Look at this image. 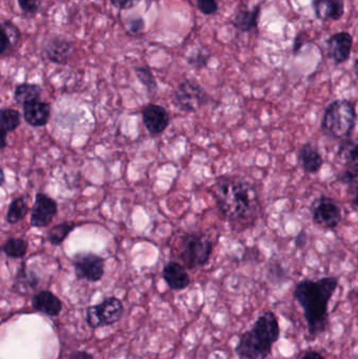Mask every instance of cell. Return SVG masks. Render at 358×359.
Listing matches in <instances>:
<instances>
[{
  "mask_svg": "<svg viewBox=\"0 0 358 359\" xmlns=\"http://www.w3.org/2000/svg\"><path fill=\"white\" fill-rule=\"evenodd\" d=\"M41 95V86H38V84L25 82V83L18 84L15 88L14 100L17 104L23 107V105L32 102V101L40 100Z\"/></svg>",
  "mask_w": 358,
  "mask_h": 359,
  "instance_id": "22",
  "label": "cell"
},
{
  "mask_svg": "<svg viewBox=\"0 0 358 359\" xmlns=\"http://www.w3.org/2000/svg\"><path fill=\"white\" fill-rule=\"evenodd\" d=\"M306 233L304 231H301L298 236H296V245L298 248H303L306 245L307 242Z\"/></svg>",
  "mask_w": 358,
  "mask_h": 359,
  "instance_id": "37",
  "label": "cell"
},
{
  "mask_svg": "<svg viewBox=\"0 0 358 359\" xmlns=\"http://www.w3.org/2000/svg\"><path fill=\"white\" fill-rule=\"evenodd\" d=\"M71 265L78 280L97 283L102 280L104 276V259L94 252L76 253L71 261Z\"/></svg>",
  "mask_w": 358,
  "mask_h": 359,
  "instance_id": "8",
  "label": "cell"
},
{
  "mask_svg": "<svg viewBox=\"0 0 358 359\" xmlns=\"http://www.w3.org/2000/svg\"><path fill=\"white\" fill-rule=\"evenodd\" d=\"M351 203H352V206L354 208L358 209V186L355 188L354 194H353L352 200H351Z\"/></svg>",
  "mask_w": 358,
  "mask_h": 359,
  "instance_id": "38",
  "label": "cell"
},
{
  "mask_svg": "<svg viewBox=\"0 0 358 359\" xmlns=\"http://www.w3.org/2000/svg\"><path fill=\"white\" fill-rule=\"evenodd\" d=\"M198 8L206 16L214 15L219 10L218 0H197Z\"/></svg>",
  "mask_w": 358,
  "mask_h": 359,
  "instance_id": "31",
  "label": "cell"
},
{
  "mask_svg": "<svg viewBox=\"0 0 358 359\" xmlns=\"http://www.w3.org/2000/svg\"><path fill=\"white\" fill-rule=\"evenodd\" d=\"M21 126V114L17 109H2L0 111V133H1V151L8 147L6 136L15 132Z\"/></svg>",
  "mask_w": 358,
  "mask_h": 359,
  "instance_id": "19",
  "label": "cell"
},
{
  "mask_svg": "<svg viewBox=\"0 0 358 359\" xmlns=\"http://www.w3.org/2000/svg\"><path fill=\"white\" fill-rule=\"evenodd\" d=\"M135 74L139 81L146 88L149 96H153L158 90L157 80L153 76V72L147 67H139L135 69Z\"/></svg>",
  "mask_w": 358,
  "mask_h": 359,
  "instance_id": "28",
  "label": "cell"
},
{
  "mask_svg": "<svg viewBox=\"0 0 358 359\" xmlns=\"http://www.w3.org/2000/svg\"><path fill=\"white\" fill-rule=\"evenodd\" d=\"M75 53V46L71 40L62 37L50 38L43 46V54L55 65H64Z\"/></svg>",
  "mask_w": 358,
  "mask_h": 359,
  "instance_id": "12",
  "label": "cell"
},
{
  "mask_svg": "<svg viewBox=\"0 0 358 359\" xmlns=\"http://www.w3.org/2000/svg\"><path fill=\"white\" fill-rule=\"evenodd\" d=\"M315 15L319 20H338L345 13L344 0H313Z\"/></svg>",
  "mask_w": 358,
  "mask_h": 359,
  "instance_id": "18",
  "label": "cell"
},
{
  "mask_svg": "<svg viewBox=\"0 0 358 359\" xmlns=\"http://www.w3.org/2000/svg\"><path fill=\"white\" fill-rule=\"evenodd\" d=\"M298 162L307 174H317L324 165V159L317 145L311 142L305 143L298 149Z\"/></svg>",
  "mask_w": 358,
  "mask_h": 359,
  "instance_id": "17",
  "label": "cell"
},
{
  "mask_svg": "<svg viewBox=\"0 0 358 359\" xmlns=\"http://www.w3.org/2000/svg\"><path fill=\"white\" fill-rule=\"evenodd\" d=\"M338 157L349 168H358V139H347L340 145Z\"/></svg>",
  "mask_w": 358,
  "mask_h": 359,
  "instance_id": "26",
  "label": "cell"
},
{
  "mask_svg": "<svg viewBox=\"0 0 358 359\" xmlns=\"http://www.w3.org/2000/svg\"><path fill=\"white\" fill-rule=\"evenodd\" d=\"M179 259L187 269H195L207 265L214 251V245L201 231L186 232L180 238L178 245Z\"/></svg>",
  "mask_w": 358,
  "mask_h": 359,
  "instance_id": "5",
  "label": "cell"
},
{
  "mask_svg": "<svg viewBox=\"0 0 358 359\" xmlns=\"http://www.w3.org/2000/svg\"><path fill=\"white\" fill-rule=\"evenodd\" d=\"M67 359H95V358L90 352L78 350V351H74L73 353L69 354Z\"/></svg>",
  "mask_w": 358,
  "mask_h": 359,
  "instance_id": "35",
  "label": "cell"
},
{
  "mask_svg": "<svg viewBox=\"0 0 358 359\" xmlns=\"http://www.w3.org/2000/svg\"><path fill=\"white\" fill-rule=\"evenodd\" d=\"M340 183L351 185V184L357 183L358 180V168H348L344 172H340L338 177Z\"/></svg>",
  "mask_w": 358,
  "mask_h": 359,
  "instance_id": "32",
  "label": "cell"
},
{
  "mask_svg": "<svg viewBox=\"0 0 358 359\" xmlns=\"http://www.w3.org/2000/svg\"><path fill=\"white\" fill-rule=\"evenodd\" d=\"M209 101V95L195 80H183L174 93V107L182 113H197Z\"/></svg>",
  "mask_w": 358,
  "mask_h": 359,
  "instance_id": "6",
  "label": "cell"
},
{
  "mask_svg": "<svg viewBox=\"0 0 358 359\" xmlns=\"http://www.w3.org/2000/svg\"><path fill=\"white\" fill-rule=\"evenodd\" d=\"M311 215L313 223L324 229H336L342 222L340 205L327 196H321L313 201Z\"/></svg>",
  "mask_w": 358,
  "mask_h": 359,
  "instance_id": "9",
  "label": "cell"
},
{
  "mask_svg": "<svg viewBox=\"0 0 358 359\" xmlns=\"http://www.w3.org/2000/svg\"><path fill=\"white\" fill-rule=\"evenodd\" d=\"M338 286L334 276L317 280H303L294 289V297L304 310L309 334L317 337L327 330L328 305Z\"/></svg>",
  "mask_w": 358,
  "mask_h": 359,
  "instance_id": "2",
  "label": "cell"
},
{
  "mask_svg": "<svg viewBox=\"0 0 358 359\" xmlns=\"http://www.w3.org/2000/svg\"><path fill=\"white\" fill-rule=\"evenodd\" d=\"M354 71H355V74H357V76L358 77V60L355 61Z\"/></svg>",
  "mask_w": 358,
  "mask_h": 359,
  "instance_id": "40",
  "label": "cell"
},
{
  "mask_svg": "<svg viewBox=\"0 0 358 359\" xmlns=\"http://www.w3.org/2000/svg\"><path fill=\"white\" fill-rule=\"evenodd\" d=\"M39 284V278L31 270L27 269L25 263H22L20 269L17 272L16 278H15L14 287L17 290L21 289H35Z\"/></svg>",
  "mask_w": 358,
  "mask_h": 359,
  "instance_id": "27",
  "label": "cell"
},
{
  "mask_svg": "<svg viewBox=\"0 0 358 359\" xmlns=\"http://www.w3.org/2000/svg\"><path fill=\"white\" fill-rule=\"evenodd\" d=\"M52 109L48 102L41 100L32 101L22 107L25 121L33 128H42L48 123Z\"/></svg>",
  "mask_w": 358,
  "mask_h": 359,
  "instance_id": "15",
  "label": "cell"
},
{
  "mask_svg": "<svg viewBox=\"0 0 358 359\" xmlns=\"http://www.w3.org/2000/svg\"><path fill=\"white\" fill-rule=\"evenodd\" d=\"M76 227H77V224L74 222L65 221L57 224L48 230L46 233V240L53 246H60Z\"/></svg>",
  "mask_w": 358,
  "mask_h": 359,
  "instance_id": "23",
  "label": "cell"
},
{
  "mask_svg": "<svg viewBox=\"0 0 358 359\" xmlns=\"http://www.w3.org/2000/svg\"><path fill=\"white\" fill-rule=\"evenodd\" d=\"M0 174H1V185H4V181H6V180H4V170H0Z\"/></svg>",
  "mask_w": 358,
  "mask_h": 359,
  "instance_id": "39",
  "label": "cell"
},
{
  "mask_svg": "<svg viewBox=\"0 0 358 359\" xmlns=\"http://www.w3.org/2000/svg\"><path fill=\"white\" fill-rule=\"evenodd\" d=\"M29 251V242L22 238H8L2 245V252L10 259H23Z\"/></svg>",
  "mask_w": 358,
  "mask_h": 359,
  "instance_id": "24",
  "label": "cell"
},
{
  "mask_svg": "<svg viewBox=\"0 0 358 359\" xmlns=\"http://www.w3.org/2000/svg\"><path fill=\"white\" fill-rule=\"evenodd\" d=\"M357 122L354 105L346 99H338L328 105L322 119V132L334 140L350 138Z\"/></svg>",
  "mask_w": 358,
  "mask_h": 359,
  "instance_id": "4",
  "label": "cell"
},
{
  "mask_svg": "<svg viewBox=\"0 0 358 359\" xmlns=\"http://www.w3.org/2000/svg\"><path fill=\"white\" fill-rule=\"evenodd\" d=\"M301 359H326L324 358L323 355H322L319 352L315 351V350H309V351H307L306 353L304 354V355L302 356V358Z\"/></svg>",
  "mask_w": 358,
  "mask_h": 359,
  "instance_id": "36",
  "label": "cell"
},
{
  "mask_svg": "<svg viewBox=\"0 0 358 359\" xmlns=\"http://www.w3.org/2000/svg\"><path fill=\"white\" fill-rule=\"evenodd\" d=\"M260 6H256L252 11L240 10L233 19V25L239 31L252 32L258 29L259 19H260Z\"/></svg>",
  "mask_w": 358,
  "mask_h": 359,
  "instance_id": "21",
  "label": "cell"
},
{
  "mask_svg": "<svg viewBox=\"0 0 358 359\" xmlns=\"http://www.w3.org/2000/svg\"><path fill=\"white\" fill-rule=\"evenodd\" d=\"M29 211V205H27V201L25 200L23 196L15 198L8 205L6 221L11 225H14V224L19 223V222L25 219Z\"/></svg>",
  "mask_w": 358,
  "mask_h": 359,
  "instance_id": "25",
  "label": "cell"
},
{
  "mask_svg": "<svg viewBox=\"0 0 358 359\" xmlns=\"http://www.w3.org/2000/svg\"><path fill=\"white\" fill-rule=\"evenodd\" d=\"M32 307L36 312L50 318H57L62 311L63 304L54 293L48 290H42L32 297Z\"/></svg>",
  "mask_w": 358,
  "mask_h": 359,
  "instance_id": "16",
  "label": "cell"
},
{
  "mask_svg": "<svg viewBox=\"0 0 358 359\" xmlns=\"http://www.w3.org/2000/svg\"><path fill=\"white\" fill-rule=\"evenodd\" d=\"M355 294H357V299H358V288L357 289V293H355Z\"/></svg>",
  "mask_w": 358,
  "mask_h": 359,
  "instance_id": "41",
  "label": "cell"
},
{
  "mask_svg": "<svg viewBox=\"0 0 358 359\" xmlns=\"http://www.w3.org/2000/svg\"><path fill=\"white\" fill-rule=\"evenodd\" d=\"M109 1L115 8H119V10H128L140 0H109Z\"/></svg>",
  "mask_w": 358,
  "mask_h": 359,
  "instance_id": "34",
  "label": "cell"
},
{
  "mask_svg": "<svg viewBox=\"0 0 358 359\" xmlns=\"http://www.w3.org/2000/svg\"><path fill=\"white\" fill-rule=\"evenodd\" d=\"M124 306L115 297H107L97 305L90 306L86 309V323L92 329L113 326L121 320Z\"/></svg>",
  "mask_w": 358,
  "mask_h": 359,
  "instance_id": "7",
  "label": "cell"
},
{
  "mask_svg": "<svg viewBox=\"0 0 358 359\" xmlns=\"http://www.w3.org/2000/svg\"><path fill=\"white\" fill-rule=\"evenodd\" d=\"M210 52L206 48H199L188 57L187 62L189 65L197 69H204L207 67L208 61L210 59Z\"/></svg>",
  "mask_w": 358,
  "mask_h": 359,
  "instance_id": "29",
  "label": "cell"
},
{
  "mask_svg": "<svg viewBox=\"0 0 358 359\" xmlns=\"http://www.w3.org/2000/svg\"><path fill=\"white\" fill-rule=\"evenodd\" d=\"M1 36L2 43L0 53L1 56L4 57L18 46L21 39V32L12 21L4 20L1 22Z\"/></svg>",
  "mask_w": 358,
  "mask_h": 359,
  "instance_id": "20",
  "label": "cell"
},
{
  "mask_svg": "<svg viewBox=\"0 0 358 359\" xmlns=\"http://www.w3.org/2000/svg\"><path fill=\"white\" fill-rule=\"evenodd\" d=\"M143 124L147 132L153 136L161 135L165 132L170 123V117L168 111L161 105L147 104L142 109Z\"/></svg>",
  "mask_w": 358,
  "mask_h": 359,
  "instance_id": "11",
  "label": "cell"
},
{
  "mask_svg": "<svg viewBox=\"0 0 358 359\" xmlns=\"http://www.w3.org/2000/svg\"><path fill=\"white\" fill-rule=\"evenodd\" d=\"M17 1L23 14L27 16H34L39 11L40 2L38 0H17Z\"/></svg>",
  "mask_w": 358,
  "mask_h": 359,
  "instance_id": "30",
  "label": "cell"
},
{
  "mask_svg": "<svg viewBox=\"0 0 358 359\" xmlns=\"http://www.w3.org/2000/svg\"><path fill=\"white\" fill-rule=\"evenodd\" d=\"M128 27L132 33H140L144 29V20L141 17H135L128 21Z\"/></svg>",
  "mask_w": 358,
  "mask_h": 359,
  "instance_id": "33",
  "label": "cell"
},
{
  "mask_svg": "<svg viewBox=\"0 0 358 359\" xmlns=\"http://www.w3.org/2000/svg\"><path fill=\"white\" fill-rule=\"evenodd\" d=\"M162 276L167 286L174 291L184 290L191 283L186 267L179 262H168L164 266Z\"/></svg>",
  "mask_w": 358,
  "mask_h": 359,
  "instance_id": "14",
  "label": "cell"
},
{
  "mask_svg": "<svg viewBox=\"0 0 358 359\" xmlns=\"http://www.w3.org/2000/svg\"><path fill=\"white\" fill-rule=\"evenodd\" d=\"M280 335L281 328L277 316L273 311H266L259 316L252 330L241 335L235 346V353L241 359L267 358Z\"/></svg>",
  "mask_w": 358,
  "mask_h": 359,
  "instance_id": "3",
  "label": "cell"
},
{
  "mask_svg": "<svg viewBox=\"0 0 358 359\" xmlns=\"http://www.w3.org/2000/svg\"><path fill=\"white\" fill-rule=\"evenodd\" d=\"M352 46L353 38L350 34L347 32L334 34L327 41L328 56L338 65L346 62L350 58Z\"/></svg>",
  "mask_w": 358,
  "mask_h": 359,
  "instance_id": "13",
  "label": "cell"
},
{
  "mask_svg": "<svg viewBox=\"0 0 358 359\" xmlns=\"http://www.w3.org/2000/svg\"><path fill=\"white\" fill-rule=\"evenodd\" d=\"M57 212L58 204L56 201L43 192H38L32 207L29 223L34 228L48 227L56 217Z\"/></svg>",
  "mask_w": 358,
  "mask_h": 359,
  "instance_id": "10",
  "label": "cell"
},
{
  "mask_svg": "<svg viewBox=\"0 0 358 359\" xmlns=\"http://www.w3.org/2000/svg\"><path fill=\"white\" fill-rule=\"evenodd\" d=\"M221 213L233 223L249 226L258 219L260 198L254 185L235 177H221L212 188Z\"/></svg>",
  "mask_w": 358,
  "mask_h": 359,
  "instance_id": "1",
  "label": "cell"
}]
</instances>
